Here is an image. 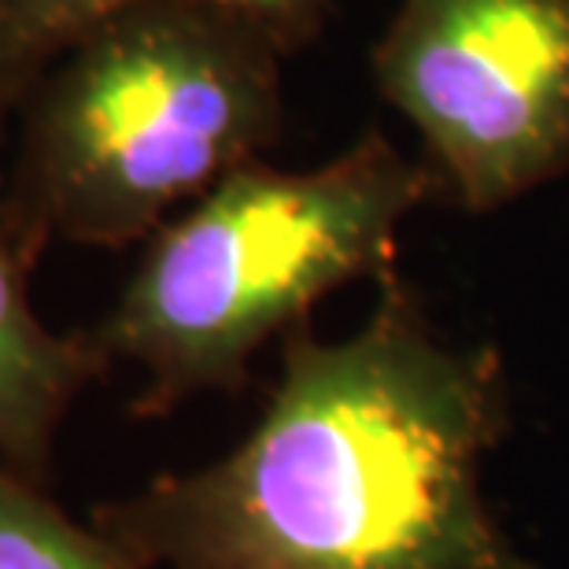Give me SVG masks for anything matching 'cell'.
<instances>
[{"instance_id": "cell-7", "label": "cell", "mask_w": 569, "mask_h": 569, "mask_svg": "<svg viewBox=\"0 0 569 569\" xmlns=\"http://www.w3.org/2000/svg\"><path fill=\"white\" fill-rule=\"evenodd\" d=\"M0 569H133L93 521H74L44 485L0 459Z\"/></svg>"}, {"instance_id": "cell-5", "label": "cell", "mask_w": 569, "mask_h": 569, "mask_svg": "<svg viewBox=\"0 0 569 569\" xmlns=\"http://www.w3.org/2000/svg\"><path fill=\"white\" fill-rule=\"evenodd\" d=\"M30 252L8 203L0 159V459L49 488L56 437L89 385L111 370L89 329L56 333L30 303Z\"/></svg>"}, {"instance_id": "cell-2", "label": "cell", "mask_w": 569, "mask_h": 569, "mask_svg": "<svg viewBox=\"0 0 569 569\" xmlns=\"http://www.w3.org/2000/svg\"><path fill=\"white\" fill-rule=\"evenodd\" d=\"M278 33L214 0H138L44 67L11 122L8 203L30 252L127 248L281 133Z\"/></svg>"}, {"instance_id": "cell-3", "label": "cell", "mask_w": 569, "mask_h": 569, "mask_svg": "<svg viewBox=\"0 0 569 569\" xmlns=\"http://www.w3.org/2000/svg\"><path fill=\"white\" fill-rule=\"evenodd\" d=\"M437 174L378 130L315 170H230L148 237L116 307L89 326L108 362L144 373L138 418L200 392H244L267 340L359 278L396 274L400 226Z\"/></svg>"}, {"instance_id": "cell-1", "label": "cell", "mask_w": 569, "mask_h": 569, "mask_svg": "<svg viewBox=\"0 0 569 569\" xmlns=\"http://www.w3.org/2000/svg\"><path fill=\"white\" fill-rule=\"evenodd\" d=\"M503 432L499 359L443 345L389 274L359 333H284L281 378L230 455L89 521L133 569H537L481 492Z\"/></svg>"}, {"instance_id": "cell-4", "label": "cell", "mask_w": 569, "mask_h": 569, "mask_svg": "<svg viewBox=\"0 0 569 569\" xmlns=\"http://www.w3.org/2000/svg\"><path fill=\"white\" fill-rule=\"evenodd\" d=\"M373 78L466 211L569 170V0H400Z\"/></svg>"}, {"instance_id": "cell-6", "label": "cell", "mask_w": 569, "mask_h": 569, "mask_svg": "<svg viewBox=\"0 0 569 569\" xmlns=\"http://www.w3.org/2000/svg\"><path fill=\"white\" fill-rule=\"evenodd\" d=\"M138 0H0V156L11 141V122L41 71L74 44L97 19ZM241 8L278 33L284 49L315 38L326 0H214Z\"/></svg>"}]
</instances>
